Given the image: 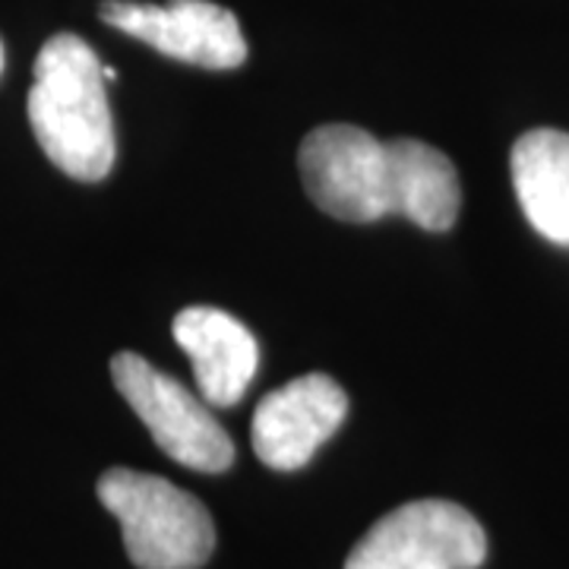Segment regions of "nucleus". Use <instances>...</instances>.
<instances>
[{"mask_svg": "<svg viewBox=\"0 0 569 569\" xmlns=\"http://www.w3.org/2000/svg\"><path fill=\"white\" fill-rule=\"evenodd\" d=\"M298 164L310 200L332 219L402 216L425 231H449L459 219L456 164L421 140L383 142L351 123H326L307 133Z\"/></svg>", "mask_w": 569, "mask_h": 569, "instance_id": "f257e3e1", "label": "nucleus"}, {"mask_svg": "<svg viewBox=\"0 0 569 569\" xmlns=\"http://www.w3.org/2000/svg\"><path fill=\"white\" fill-rule=\"evenodd\" d=\"M104 82V63L89 41L61 32L41 44L26 102L41 152L86 183L108 178L118 156Z\"/></svg>", "mask_w": 569, "mask_h": 569, "instance_id": "f03ea898", "label": "nucleus"}, {"mask_svg": "<svg viewBox=\"0 0 569 569\" xmlns=\"http://www.w3.org/2000/svg\"><path fill=\"white\" fill-rule=\"evenodd\" d=\"M99 500L121 522L127 557L140 569H200L212 557L209 509L159 475L108 468L99 478Z\"/></svg>", "mask_w": 569, "mask_h": 569, "instance_id": "7ed1b4c3", "label": "nucleus"}, {"mask_svg": "<svg viewBox=\"0 0 569 569\" xmlns=\"http://www.w3.org/2000/svg\"><path fill=\"white\" fill-rule=\"evenodd\" d=\"M111 377L164 456H171L183 468L209 475L224 471L234 462V443L209 411V402L197 399L174 377L162 373L133 351L111 358Z\"/></svg>", "mask_w": 569, "mask_h": 569, "instance_id": "20e7f679", "label": "nucleus"}, {"mask_svg": "<svg viewBox=\"0 0 569 569\" xmlns=\"http://www.w3.org/2000/svg\"><path fill=\"white\" fill-rule=\"evenodd\" d=\"M488 535L449 500H415L377 519L348 553L346 569H478Z\"/></svg>", "mask_w": 569, "mask_h": 569, "instance_id": "39448f33", "label": "nucleus"}, {"mask_svg": "<svg viewBox=\"0 0 569 569\" xmlns=\"http://www.w3.org/2000/svg\"><path fill=\"white\" fill-rule=\"evenodd\" d=\"M99 17L181 63L234 70L247 61V41L238 17L209 0H171L164 7L104 0Z\"/></svg>", "mask_w": 569, "mask_h": 569, "instance_id": "423d86ee", "label": "nucleus"}, {"mask_svg": "<svg viewBox=\"0 0 569 569\" xmlns=\"http://www.w3.org/2000/svg\"><path fill=\"white\" fill-rule=\"evenodd\" d=\"M346 415V389L326 373H307L263 396L250 427L253 449L260 462L276 471L305 468L342 427Z\"/></svg>", "mask_w": 569, "mask_h": 569, "instance_id": "0eeeda50", "label": "nucleus"}, {"mask_svg": "<svg viewBox=\"0 0 569 569\" xmlns=\"http://www.w3.org/2000/svg\"><path fill=\"white\" fill-rule=\"evenodd\" d=\"M174 342L187 351L209 406L231 408L244 399L260 367V346L238 317L219 307H187L174 317Z\"/></svg>", "mask_w": 569, "mask_h": 569, "instance_id": "6e6552de", "label": "nucleus"}, {"mask_svg": "<svg viewBox=\"0 0 569 569\" xmlns=\"http://www.w3.org/2000/svg\"><path fill=\"white\" fill-rule=\"evenodd\" d=\"M512 187L529 224L569 247V133L531 130L512 146Z\"/></svg>", "mask_w": 569, "mask_h": 569, "instance_id": "1a4fd4ad", "label": "nucleus"}, {"mask_svg": "<svg viewBox=\"0 0 569 569\" xmlns=\"http://www.w3.org/2000/svg\"><path fill=\"white\" fill-rule=\"evenodd\" d=\"M104 80H108V82L118 80V70H114V67H104Z\"/></svg>", "mask_w": 569, "mask_h": 569, "instance_id": "9d476101", "label": "nucleus"}, {"mask_svg": "<svg viewBox=\"0 0 569 569\" xmlns=\"http://www.w3.org/2000/svg\"><path fill=\"white\" fill-rule=\"evenodd\" d=\"M0 73H3V41H0Z\"/></svg>", "mask_w": 569, "mask_h": 569, "instance_id": "9b49d317", "label": "nucleus"}]
</instances>
